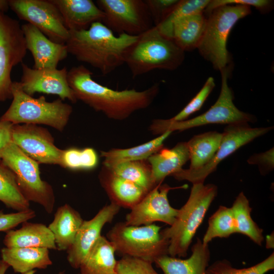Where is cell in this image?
<instances>
[{
  "label": "cell",
  "instance_id": "6da1fadb",
  "mask_svg": "<svg viewBox=\"0 0 274 274\" xmlns=\"http://www.w3.org/2000/svg\"><path fill=\"white\" fill-rule=\"evenodd\" d=\"M92 75L83 65L74 66L67 73L68 84L77 100L115 120H124L134 112L148 107L159 90L157 83L143 91L115 90L97 83Z\"/></svg>",
  "mask_w": 274,
  "mask_h": 274
},
{
  "label": "cell",
  "instance_id": "7a4b0ae2",
  "mask_svg": "<svg viewBox=\"0 0 274 274\" xmlns=\"http://www.w3.org/2000/svg\"><path fill=\"white\" fill-rule=\"evenodd\" d=\"M69 32L65 44L68 53L104 75L124 63L128 49L138 37L125 33L116 36L101 22L93 23L86 30Z\"/></svg>",
  "mask_w": 274,
  "mask_h": 274
},
{
  "label": "cell",
  "instance_id": "3957f363",
  "mask_svg": "<svg viewBox=\"0 0 274 274\" xmlns=\"http://www.w3.org/2000/svg\"><path fill=\"white\" fill-rule=\"evenodd\" d=\"M217 194L215 185L193 184L189 197L180 209L173 224L160 231L169 241L168 255L185 257L196 230Z\"/></svg>",
  "mask_w": 274,
  "mask_h": 274
},
{
  "label": "cell",
  "instance_id": "277c9868",
  "mask_svg": "<svg viewBox=\"0 0 274 274\" xmlns=\"http://www.w3.org/2000/svg\"><path fill=\"white\" fill-rule=\"evenodd\" d=\"M185 52L153 26L138 36L128 49L125 62L132 78L154 70L173 71L183 63Z\"/></svg>",
  "mask_w": 274,
  "mask_h": 274
},
{
  "label": "cell",
  "instance_id": "5b68a950",
  "mask_svg": "<svg viewBox=\"0 0 274 274\" xmlns=\"http://www.w3.org/2000/svg\"><path fill=\"white\" fill-rule=\"evenodd\" d=\"M12 95L11 104L0 121L13 125L44 124L62 131L73 112L72 107L60 98L49 102L44 96L36 98L27 94L19 82H13Z\"/></svg>",
  "mask_w": 274,
  "mask_h": 274
},
{
  "label": "cell",
  "instance_id": "8992f818",
  "mask_svg": "<svg viewBox=\"0 0 274 274\" xmlns=\"http://www.w3.org/2000/svg\"><path fill=\"white\" fill-rule=\"evenodd\" d=\"M251 13L249 6L230 5L216 8L206 15V29L197 49L215 69L221 72L229 67L228 36L237 22Z\"/></svg>",
  "mask_w": 274,
  "mask_h": 274
},
{
  "label": "cell",
  "instance_id": "52a82bcc",
  "mask_svg": "<svg viewBox=\"0 0 274 274\" xmlns=\"http://www.w3.org/2000/svg\"><path fill=\"white\" fill-rule=\"evenodd\" d=\"M229 67L221 71V87L215 103L206 112L189 120L169 121L168 119H156L152 121L149 130L153 134H161L167 131H183L193 127L210 124H233L249 123L256 121L255 117L239 110L234 104L233 93L229 87Z\"/></svg>",
  "mask_w": 274,
  "mask_h": 274
},
{
  "label": "cell",
  "instance_id": "ba28073f",
  "mask_svg": "<svg viewBox=\"0 0 274 274\" xmlns=\"http://www.w3.org/2000/svg\"><path fill=\"white\" fill-rule=\"evenodd\" d=\"M161 227L155 224L140 226L118 222L108 231L107 238L122 256L138 258L152 263L168 255L169 241L162 236Z\"/></svg>",
  "mask_w": 274,
  "mask_h": 274
},
{
  "label": "cell",
  "instance_id": "9c48e42d",
  "mask_svg": "<svg viewBox=\"0 0 274 274\" xmlns=\"http://www.w3.org/2000/svg\"><path fill=\"white\" fill-rule=\"evenodd\" d=\"M0 159L14 173L24 197L52 213L55 202L53 189L40 176L39 163L28 156L12 142L6 148Z\"/></svg>",
  "mask_w": 274,
  "mask_h": 274
},
{
  "label": "cell",
  "instance_id": "30bf717a",
  "mask_svg": "<svg viewBox=\"0 0 274 274\" xmlns=\"http://www.w3.org/2000/svg\"><path fill=\"white\" fill-rule=\"evenodd\" d=\"M103 12L102 23L114 33L138 36L154 26L148 7L143 0H97Z\"/></svg>",
  "mask_w": 274,
  "mask_h": 274
},
{
  "label": "cell",
  "instance_id": "8fae6325",
  "mask_svg": "<svg viewBox=\"0 0 274 274\" xmlns=\"http://www.w3.org/2000/svg\"><path fill=\"white\" fill-rule=\"evenodd\" d=\"M272 129V127L253 128L248 123L227 125L222 132L220 146L209 162L196 170L183 168L172 176L178 181L187 180L192 184L204 183L207 177L216 169L218 164L225 158Z\"/></svg>",
  "mask_w": 274,
  "mask_h": 274
},
{
  "label": "cell",
  "instance_id": "7c38bea8",
  "mask_svg": "<svg viewBox=\"0 0 274 274\" xmlns=\"http://www.w3.org/2000/svg\"><path fill=\"white\" fill-rule=\"evenodd\" d=\"M27 49L18 21L0 12V101L12 98L13 68L26 55Z\"/></svg>",
  "mask_w": 274,
  "mask_h": 274
},
{
  "label": "cell",
  "instance_id": "4fadbf2b",
  "mask_svg": "<svg viewBox=\"0 0 274 274\" xmlns=\"http://www.w3.org/2000/svg\"><path fill=\"white\" fill-rule=\"evenodd\" d=\"M9 5L20 19L36 27L52 41L65 44L70 32L52 0H10Z\"/></svg>",
  "mask_w": 274,
  "mask_h": 274
},
{
  "label": "cell",
  "instance_id": "5bb4252c",
  "mask_svg": "<svg viewBox=\"0 0 274 274\" xmlns=\"http://www.w3.org/2000/svg\"><path fill=\"white\" fill-rule=\"evenodd\" d=\"M12 142L39 164L59 165L62 149L57 147L50 132L38 125H13Z\"/></svg>",
  "mask_w": 274,
  "mask_h": 274
},
{
  "label": "cell",
  "instance_id": "9a60e30c",
  "mask_svg": "<svg viewBox=\"0 0 274 274\" xmlns=\"http://www.w3.org/2000/svg\"><path fill=\"white\" fill-rule=\"evenodd\" d=\"M178 188L184 186L174 188L166 184L157 185L130 209L126 216L125 223L128 225L140 226L161 222L172 225L178 209L171 206L167 195L170 190Z\"/></svg>",
  "mask_w": 274,
  "mask_h": 274
},
{
  "label": "cell",
  "instance_id": "2e32d148",
  "mask_svg": "<svg viewBox=\"0 0 274 274\" xmlns=\"http://www.w3.org/2000/svg\"><path fill=\"white\" fill-rule=\"evenodd\" d=\"M22 76L19 82L22 90L32 96L37 92L57 95L63 100L72 102L77 100L67 81L65 67L61 69L30 68L22 62Z\"/></svg>",
  "mask_w": 274,
  "mask_h": 274
},
{
  "label": "cell",
  "instance_id": "e0dca14e",
  "mask_svg": "<svg viewBox=\"0 0 274 274\" xmlns=\"http://www.w3.org/2000/svg\"><path fill=\"white\" fill-rule=\"evenodd\" d=\"M120 208L111 202L100 209L92 219L83 221L73 244L66 251L67 260L73 268H79L81 263L101 235L104 226L113 220Z\"/></svg>",
  "mask_w": 274,
  "mask_h": 274
},
{
  "label": "cell",
  "instance_id": "ac0fdd59",
  "mask_svg": "<svg viewBox=\"0 0 274 274\" xmlns=\"http://www.w3.org/2000/svg\"><path fill=\"white\" fill-rule=\"evenodd\" d=\"M27 50L33 57L35 69L56 68L68 55L65 44L55 43L38 28L27 23L21 26Z\"/></svg>",
  "mask_w": 274,
  "mask_h": 274
},
{
  "label": "cell",
  "instance_id": "d6986e66",
  "mask_svg": "<svg viewBox=\"0 0 274 274\" xmlns=\"http://www.w3.org/2000/svg\"><path fill=\"white\" fill-rule=\"evenodd\" d=\"M98 179L111 202L120 208L130 210L148 192L135 183L115 175L104 165Z\"/></svg>",
  "mask_w": 274,
  "mask_h": 274
},
{
  "label": "cell",
  "instance_id": "ffe728a7",
  "mask_svg": "<svg viewBox=\"0 0 274 274\" xmlns=\"http://www.w3.org/2000/svg\"><path fill=\"white\" fill-rule=\"evenodd\" d=\"M60 11L69 31L86 30L101 22L103 12L91 0H52Z\"/></svg>",
  "mask_w": 274,
  "mask_h": 274
},
{
  "label": "cell",
  "instance_id": "44dd1931",
  "mask_svg": "<svg viewBox=\"0 0 274 274\" xmlns=\"http://www.w3.org/2000/svg\"><path fill=\"white\" fill-rule=\"evenodd\" d=\"M191 250V255L187 259L165 255L158 258L154 263L163 274H206L210 259L209 244H203L198 238Z\"/></svg>",
  "mask_w": 274,
  "mask_h": 274
},
{
  "label": "cell",
  "instance_id": "7402d4cb",
  "mask_svg": "<svg viewBox=\"0 0 274 274\" xmlns=\"http://www.w3.org/2000/svg\"><path fill=\"white\" fill-rule=\"evenodd\" d=\"M3 241L7 248H44L57 250L53 233L48 226L27 221L18 229L6 232Z\"/></svg>",
  "mask_w": 274,
  "mask_h": 274
},
{
  "label": "cell",
  "instance_id": "603a6c76",
  "mask_svg": "<svg viewBox=\"0 0 274 274\" xmlns=\"http://www.w3.org/2000/svg\"><path fill=\"white\" fill-rule=\"evenodd\" d=\"M189 160L187 142L178 143L171 149L161 148L148 158L152 172V178L156 186L161 184L168 176L182 169Z\"/></svg>",
  "mask_w": 274,
  "mask_h": 274
},
{
  "label": "cell",
  "instance_id": "cb8c5ba5",
  "mask_svg": "<svg viewBox=\"0 0 274 274\" xmlns=\"http://www.w3.org/2000/svg\"><path fill=\"white\" fill-rule=\"evenodd\" d=\"M83 221L80 214L69 204L58 208L48 226L53 234L57 250L67 251L72 246Z\"/></svg>",
  "mask_w": 274,
  "mask_h": 274
},
{
  "label": "cell",
  "instance_id": "d4e9b609",
  "mask_svg": "<svg viewBox=\"0 0 274 274\" xmlns=\"http://www.w3.org/2000/svg\"><path fill=\"white\" fill-rule=\"evenodd\" d=\"M2 260L21 274L36 268L45 269L52 264L49 250L44 248H7L1 250Z\"/></svg>",
  "mask_w": 274,
  "mask_h": 274
},
{
  "label": "cell",
  "instance_id": "484cf974",
  "mask_svg": "<svg viewBox=\"0 0 274 274\" xmlns=\"http://www.w3.org/2000/svg\"><path fill=\"white\" fill-rule=\"evenodd\" d=\"M207 21L204 12L180 19L173 25L172 40L184 52L197 48L203 37Z\"/></svg>",
  "mask_w": 274,
  "mask_h": 274
},
{
  "label": "cell",
  "instance_id": "4316f807",
  "mask_svg": "<svg viewBox=\"0 0 274 274\" xmlns=\"http://www.w3.org/2000/svg\"><path fill=\"white\" fill-rule=\"evenodd\" d=\"M115 250L107 237L101 235L81 263L80 274H117Z\"/></svg>",
  "mask_w": 274,
  "mask_h": 274
},
{
  "label": "cell",
  "instance_id": "83f0119b",
  "mask_svg": "<svg viewBox=\"0 0 274 274\" xmlns=\"http://www.w3.org/2000/svg\"><path fill=\"white\" fill-rule=\"evenodd\" d=\"M172 132L167 131L159 136L140 145L125 149H112L101 151L103 165L109 166L119 163L148 159L163 146V142Z\"/></svg>",
  "mask_w": 274,
  "mask_h": 274
},
{
  "label": "cell",
  "instance_id": "f1b7e54d",
  "mask_svg": "<svg viewBox=\"0 0 274 274\" xmlns=\"http://www.w3.org/2000/svg\"><path fill=\"white\" fill-rule=\"evenodd\" d=\"M222 138V132L212 131L193 136L187 145L189 153V169L203 167L213 158Z\"/></svg>",
  "mask_w": 274,
  "mask_h": 274
},
{
  "label": "cell",
  "instance_id": "f546056e",
  "mask_svg": "<svg viewBox=\"0 0 274 274\" xmlns=\"http://www.w3.org/2000/svg\"><path fill=\"white\" fill-rule=\"evenodd\" d=\"M231 209L234 217L236 233L246 235L255 244L261 246L263 241V230L252 219L251 216L252 208L243 192L237 196Z\"/></svg>",
  "mask_w": 274,
  "mask_h": 274
},
{
  "label": "cell",
  "instance_id": "4dcf8cb0",
  "mask_svg": "<svg viewBox=\"0 0 274 274\" xmlns=\"http://www.w3.org/2000/svg\"><path fill=\"white\" fill-rule=\"evenodd\" d=\"M105 166L115 175L135 183L148 192L157 186L153 182L151 168L148 159L126 161Z\"/></svg>",
  "mask_w": 274,
  "mask_h": 274
},
{
  "label": "cell",
  "instance_id": "1f68e13d",
  "mask_svg": "<svg viewBox=\"0 0 274 274\" xmlns=\"http://www.w3.org/2000/svg\"><path fill=\"white\" fill-rule=\"evenodd\" d=\"M0 201L17 212L30 208L29 202L22 194L14 173L1 159Z\"/></svg>",
  "mask_w": 274,
  "mask_h": 274
},
{
  "label": "cell",
  "instance_id": "d6a6232c",
  "mask_svg": "<svg viewBox=\"0 0 274 274\" xmlns=\"http://www.w3.org/2000/svg\"><path fill=\"white\" fill-rule=\"evenodd\" d=\"M234 233L236 229L231 208L220 206L210 217L208 227L202 242L207 245L214 238H226Z\"/></svg>",
  "mask_w": 274,
  "mask_h": 274
},
{
  "label": "cell",
  "instance_id": "836d02e7",
  "mask_svg": "<svg viewBox=\"0 0 274 274\" xmlns=\"http://www.w3.org/2000/svg\"><path fill=\"white\" fill-rule=\"evenodd\" d=\"M98 163V156L93 148L71 147L63 150L59 165L72 170H89Z\"/></svg>",
  "mask_w": 274,
  "mask_h": 274
},
{
  "label": "cell",
  "instance_id": "e575fe53",
  "mask_svg": "<svg viewBox=\"0 0 274 274\" xmlns=\"http://www.w3.org/2000/svg\"><path fill=\"white\" fill-rule=\"evenodd\" d=\"M210 1V0H179L169 15L163 22L155 27L162 35L172 39L173 24L177 21L187 16L204 12Z\"/></svg>",
  "mask_w": 274,
  "mask_h": 274
},
{
  "label": "cell",
  "instance_id": "d590c367",
  "mask_svg": "<svg viewBox=\"0 0 274 274\" xmlns=\"http://www.w3.org/2000/svg\"><path fill=\"white\" fill-rule=\"evenodd\" d=\"M274 269L273 252L261 262L249 267L237 268L226 259L217 260L209 265L206 274H266Z\"/></svg>",
  "mask_w": 274,
  "mask_h": 274
},
{
  "label": "cell",
  "instance_id": "8d00e7d4",
  "mask_svg": "<svg viewBox=\"0 0 274 274\" xmlns=\"http://www.w3.org/2000/svg\"><path fill=\"white\" fill-rule=\"evenodd\" d=\"M215 87L214 79L209 77L203 86L189 102L176 115L168 120L171 122L186 120L191 115L199 110Z\"/></svg>",
  "mask_w": 274,
  "mask_h": 274
},
{
  "label": "cell",
  "instance_id": "74e56055",
  "mask_svg": "<svg viewBox=\"0 0 274 274\" xmlns=\"http://www.w3.org/2000/svg\"><path fill=\"white\" fill-rule=\"evenodd\" d=\"M152 262L127 256H123L117 261V274H159L153 268Z\"/></svg>",
  "mask_w": 274,
  "mask_h": 274
},
{
  "label": "cell",
  "instance_id": "f35d334b",
  "mask_svg": "<svg viewBox=\"0 0 274 274\" xmlns=\"http://www.w3.org/2000/svg\"><path fill=\"white\" fill-rule=\"evenodd\" d=\"M230 5L253 7L261 13H266L272 10L273 7V1L269 0H210L204 13L206 15L216 8Z\"/></svg>",
  "mask_w": 274,
  "mask_h": 274
},
{
  "label": "cell",
  "instance_id": "ab89813d",
  "mask_svg": "<svg viewBox=\"0 0 274 274\" xmlns=\"http://www.w3.org/2000/svg\"><path fill=\"white\" fill-rule=\"evenodd\" d=\"M154 26L163 22L172 12L179 0H145Z\"/></svg>",
  "mask_w": 274,
  "mask_h": 274
},
{
  "label": "cell",
  "instance_id": "60d3db41",
  "mask_svg": "<svg viewBox=\"0 0 274 274\" xmlns=\"http://www.w3.org/2000/svg\"><path fill=\"white\" fill-rule=\"evenodd\" d=\"M36 212L30 208L22 211L5 214L0 211V231L7 232L18 225L36 217Z\"/></svg>",
  "mask_w": 274,
  "mask_h": 274
},
{
  "label": "cell",
  "instance_id": "b9f144b4",
  "mask_svg": "<svg viewBox=\"0 0 274 274\" xmlns=\"http://www.w3.org/2000/svg\"><path fill=\"white\" fill-rule=\"evenodd\" d=\"M273 154L272 148L266 152L253 155L247 162L251 164L257 165L261 174L264 175L273 169Z\"/></svg>",
  "mask_w": 274,
  "mask_h": 274
},
{
  "label": "cell",
  "instance_id": "7bdbcfd3",
  "mask_svg": "<svg viewBox=\"0 0 274 274\" xmlns=\"http://www.w3.org/2000/svg\"><path fill=\"white\" fill-rule=\"evenodd\" d=\"M13 124L0 121V156L6 148L12 142Z\"/></svg>",
  "mask_w": 274,
  "mask_h": 274
},
{
  "label": "cell",
  "instance_id": "ee69618b",
  "mask_svg": "<svg viewBox=\"0 0 274 274\" xmlns=\"http://www.w3.org/2000/svg\"><path fill=\"white\" fill-rule=\"evenodd\" d=\"M9 7V1L0 0V12L5 13Z\"/></svg>",
  "mask_w": 274,
  "mask_h": 274
},
{
  "label": "cell",
  "instance_id": "f6af8a7d",
  "mask_svg": "<svg viewBox=\"0 0 274 274\" xmlns=\"http://www.w3.org/2000/svg\"><path fill=\"white\" fill-rule=\"evenodd\" d=\"M266 247L267 249L273 248V235H269L266 236Z\"/></svg>",
  "mask_w": 274,
  "mask_h": 274
},
{
  "label": "cell",
  "instance_id": "bcb514c9",
  "mask_svg": "<svg viewBox=\"0 0 274 274\" xmlns=\"http://www.w3.org/2000/svg\"><path fill=\"white\" fill-rule=\"evenodd\" d=\"M9 265L3 260L0 259V274H5Z\"/></svg>",
  "mask_w": 274,
  "mask_h": 274
},
{
  "label": "cell",
  "instance_id": "7dc6e473",
  "mask_svg": "<svg viewBox=\"0 0 274 274\" xmlns=\"http://www.w3.org/2000/svg\"><path fill=\"white\" fill-rule=\"evenodd\" d=\"M36 270H32L23 274H35ZM58 274H64V271H60Z\"/></svg>",
  "mask_w": 274,
  "mask_h": 274
},
{
  "label": "cell",
  "instance_id": "c3c4849f",
  "mask_svg": "<svg viewBox=\"0 0 274 274\" xmlns=\"http://www.w3.org/2000/svg\"><path fill=\"white\" fill-rule=\"evenodd\" d=\"M78 274H80V273H78Z\"/></svg>",
  "mask_w": 274,
  "mask_h": 274
}]
</instances>
